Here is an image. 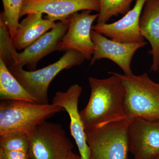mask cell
I'll return each mask as SVG.
<instances>
[{
	"label": "cell",
	"instance_id": "6da1fadb",
	"mask_svg": "<svg viewBox=\"0 0 159 159\" xmlns=\"http://www.w3.org/2000/svg\"><path fill=\"white\" fill-rule=\"evenodd\" d=\"M105 79L90 77L91 92L87 104L79 111L85 130L102 127L127 119L124 109L125 91L114 72Z\"/></svg>",
	"mask_w": 159,
	"mask_h": 159
},
{
	"label": "cell",
	"instance_id": "7a4b0ae2",
	"mask_svg": "<svg viewBox=\"0 0 159 159\" xmlns=\"http://www.w3.org/2000/svg\"><path fill=\"white\" fill-rule=\"evenodd\" d=\"M59 106L21 100H1L0 136L10 134L28 137L36 126L61 111Z\"/></svg>",
	"mask_w": 159,
	"mask_h": 159
},
{
	"label": "cell",
	"instance_id": "3957f363",
	"mask_svg": "<svg viewBox=\"0 0 159 159\" xmlns=\"http://www.w3.org/2000/svg\"><path fill=\"white\" fill-rule=\"evenodd\" d=\"M114 73L125 89L124 109L127 119L159 120V83L152 80L146 73L135 75Z\"/></svg>",
	"mask_w": 159,
	"mask_h": 159
},
{
	"label": "cell",
	"instance_id": "277c9868",
	"mask_svg": "<svg viewBox=\"0 0 159 159\" xmlns=\"http://www.w3.org/2000/svg\"><path fill=\"white\" fill-rule=\"evenodd\" d=\"M80 52L70 50L58 61L39 70L26 71L23 68H8L12 75L36 100V103H49L48 89L55 77L64 70L81 64L85 60Z\"/></svg>",
	"mask_w": 159,
	"mask_h": 159
},
{
	"label": "cell",
	"instance_id": "5b68a950",
	"mask_svg": "<svg viewBox=\"0 0 159 159\" xmlns=\"http://www.w3.org/2000/svg\"><path fill=\"white\" fill-rule=\"evenodd\" d=\"M130 121L126 119L85 130L89 159H128Z\"/></svg>",
	"mask_w": 159,
	"mask_h": 159
},
{
	"label": "cell",
	"instance_id": "8992f818",
	"mask_svg": "<svg viewBox=\"0 0 159 159\" xmlns=\"http://www.w3.org/2000/svg\"><path fill=\"white\" fill-rule=\"evenodd\" d=\"M29 159H65L74 145L62 126L44 121L29 136Z\"/></svg>",
	"mask_w": 159,
	"mask_h": 159
},
{
	"label": "cell",
	"instance_id": "52a82bcc",
	"mask_svg": "<svg viewBox=\"0 0 159 159\" xmlns=\"http://www.w3.org/2000/svg\"><path fill=\"white\" fill-rule=\"evenodd\" d=\"M90 10H84L71 15L68 18V29L58 45L57 51L75 50L80 52L85 59L90 60L93 54L94 46L91 38L93 24L99 14H91Z\"/></svg>",
	"mask_w": 159,
	"mask_h": 159
},
{
	"label": "cell",
	"instance_id": "ba28073f",
	"mask_svg": "<svg viewBox=\"0 0 159 159\" xmlns=\"http://www.w3.org/2000/svg\"><path fill=\"white\" fill-rule=\"evenodd\" d=\"M128 137L129 151L134 159L159 157V120L130 119Z\"/></svg>",
	"mask_w": 159,
	"mask_h": 159
},
{
	"label": "cell",
	"instance_id": "9c48e42d",
	"mask_svg": "<svg viewBox=\"0 0 159 159\" xmlns=\"http://www.w3.org/2000/svg\"><path fill=\"white\" fill-rule=\"evenodd\" d=\"M91 38L94 49L90 65H93L97 60L106 58L116 64L127 75L133 74L131 63L134 54L139 49L147 44L145 40L135 43L119 42L108 39L93 29Z\"/></svg>",
	"mask_w": 159,
	"mask_h": 159
},
{
	"label": "cell",
	"instance_id": "30bf717a",
	"mask_svg": "<svg viewBox=\"0 0 159 159\" xmlns=\"http://www.w3.org/2000/svg\"><path fill=\"white\" fill-rule=\"evenodd\" d=\"M99 0H24L20 17L31 13L47 14L46 18L55 21L65 20L80 11H98Z\"/></svg>",
	"mask_w": 159,
	"mask_h": 159
},
{
	"label": "cell",
	"instance_id": "8fae6325",
	"mask_svg": "<svg viewBox=\"0 0 159 159\" xmlns=\"http://www.w3.org/2000/svg\"><path fill=\"white\" fill-rule=\"evenodd\" d=\"M82 88L78 84L71 85L66 92H57L52 103L64 108L70 119V130L79 150L81 159H89V148L86 138L85 129L78 108Z\"/></svg>",
	"mask_w": 159,
	"mask_h": 159
},
{
	"label": "cell",
	"instance_id": "7c38bea8",
	"mask_svg": "<svg viewBox=\"0 0 159 159\" xmlns=\"http://www.w3.org/2000/svg\"><path fill=\"white\" fill-rule=\"evenodd\" d=\"M147 0H136L132 9L116 21L111 24H96L92 29L113 40L121 43L144 41L139 29V20Z\"/></svg>",
	"mask_w": 159,
	"mask_h": 159
},
{
	"label": "cell",
	"instance_id": "4fadbf2b",
	"mask_svg": "<svg viewBox=\"0 0 159 159\" xmlns=\"http://www.w3.org/2000/svg\"><path fill=\"white\" fill-rule=\"evenodd\" d=\"M69 25L68 19L56 23L50 31L46 32L22 52L18 53L15 66L23 68L26 66L30 71L36 70L39 61L54 51H57L58 43L67 31Z\"/></svg>",
	"mask_w": 159,
	"mask_h": 159
},
{
	"label": "cell",
	"instance_id": "5bb4252c",
	"mask_svg": "<svg viewBox=\"0 0 159 159\" xmlns=\"http://www.w3.org/2000/svg\"><path fill=\"white\" fill-rule=\"evenodd\" d=\"M139 26L142 37L148 40L151 47L148 52L152 56L150 71L157 72L159 70V0H147Z\"/></svg>",
	"mask_w": 159,
	"mask_h": 159
},
{
	"label": "cell",
	"instance_id": "9a60e30c",
	"mask_svg": "<svg viewBox=\"0 0 159 159\" xmlns=\"http://www.w3.org/2000/svg\"><path fill=\"white\" fill-rule=\"evenodd\" d=\"M43 14L29 13L19 23L13 39L17 50H25L55 26V22L43 18Z\"/></svg>",
	"mask_w": 159,
	"mask_h": 159
},
{
	"label": "cell",
	"instance_id": "2e32d148",
	"mask_svg": "<svg viewBox=\"0 0 159 159\" xmlns=\"http://www.w3.org/2000/svg\"><path fill=\"white\" fill-rule=\"evenodd\" d=\"M0 99L21 100L36 103V100L12 75L0 58Z\"/></svg>",
	"mask_w": 159,
	"mask_h": 159
},
{
	"label": "cell",
	"instance_id": "e0dca14e",
	"mask_svg": "<svg viewBox=\"0 0 159 159\" xmlns=\"http://www.w3.org/2000/svg\"><path fill=\"white\" fill-rule=\"evenodd\" d=\"M100 9L97 19L98 25L107 24L111 18L119 14L125 15L131 9L134 0H99Z\"/></svg>",
	"mask_w": 159,
	"mask_h": 159
},
{
	"label": "cell",
	"instance_id": "ac0fdd59",
	"mask_svg": "<svg viewBox=\"0 0 159 159\" xmlns=\"http://www.w3.org/2000/svg\"><path fill=\"white\" fill-rule=\"evenodd\" d=\"M8 27L0 16V58L8 68L16 65L18 54Z\"/></svg>",
	"mask_w": 159,
	"mask_h": 159
},
{
	"label": "cell",
	"instance_id": "d6986e66",
	"mask_svg": "<svg viewBox=\"0 0 159 159\" xmlns=\"http://www.w3.org/2000/svg\"><path fill=\"white\" fill-rule=\"evenodd\" d=\"M4 11L1 16L8 27L12 39L16 34L24 0H2Z\"/></svg>",
	"mask_w": 159,
	"mask_h": 159
},
{
	"label": "cell",
	"instance_id": "ffe728a7",
	"mask_svg": "<svg viewBox=\"0 0 159 159\" xmlns=\"http://www.w3.org/2000/svg\"><path fill=\"white\" fill-rule=\"evenodd\" d=\"M29 148V138L28 136L17 134L0 136V149L28 152Z\"/></svg>",
	"mask_w": 159,
	"mask_h": 159
},
{
	"label": "cell",
	"instance_id": "44dd1931",
	"mask_svg": "<svg viewBox=\"0 0 159 159\" xmlns=\"http://www.w3.org/2000/svg\"><path fill=\"white\" fill-rule=\"evenodd\" d=\"M0 159H29L28 152L21 150L6 151L0 149Z\"/></svg>",
	"mask_w": 159,
	"mask_h": 159
},
{
	"label": "cell",
	"instance_id": "7402d4cb",
	"mask_svg": "<svg viewBox=\"0 0 159 159\" xmlns=\"http://www.w3.org/2000/svg\"><path fill=\"white\" fill-rule=\"evenodd\" d=\"M65 159H81L80 156L74 153L73 151L69 154Z\"/></svg>",
	"mask_w": 159,
	"mask_h": 159
},
{
	"label": "cell",
	"instance_id": "603a6c76",
	"mask_svg": "<svg viewBox=\"0 0 159 159\" xmlns=\"http://www.w3.org/2000/svg\"><path fill=\"white\" fill-rule=\"evenodd\" d=\"M159 159V158H157V159Z\"/></svg>",
	"mask_w": 159,
	"mask_h": 159
}]
</instances>
